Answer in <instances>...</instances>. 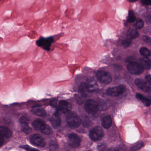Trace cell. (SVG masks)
I'll return each mask as SVG.
<instances>
[{
	"label": "cell",
	"instance_id": "1",
	"mask_svg": "<svg viewBox=\"0 0 151 151\" xmlns=\"http://www.w3.org/2000/svg\"><path fill=\"white\" fill-rule=\"evenodd\" d=\"M66 122L69 127L72 129H75L80 126L81 120L75 113L70 112L67 114Z\"/></svg>",
	"mask_w": 151,
	"mask_h": 151
},
{
	"label": "cell",
	"instance_id": "2",
	"mask_svg": "<svg viewBox=\"0 0 151 151\" xmlns=\"http://www.w3.org/2000/svg\"><path fill=\"white\" fill-rule=\"evenodd\" d=\"M53 37H40L36 41V44L39 47L46 51H49L51 44L54 42Z\"/></svg>",
	"mask_w": 151,
	"mask_h": 151
},
{
	"label": "cell",
	"instance_id": "3",
	"mask_svg": "<svg viewBox=\"0 0 151 151\" xmlns=\"http://www.w3.org/2000/svg\"><path fill=\"white\" fill-rule=\"evenodd\" d=\"M89 135L92 140L94 141H98L102 139L104 135V133L102 128L97 126L90 131Z\"/></svg>",
	"mask_w": 151,
	"mask_h": 151
},
{
	"label": "cell",
	"instance_id": "4",
	"mask_svg": "<svg viewBox=\"0 0 151 151\" xmlns=\"http://www.w3.org/2000/svg\"><path fill=\"white\" fill-rule=\"evenodd\" d=\"M96 76L100 82L104 84H108L112 81L111 74L106 71H98L96 73Z\"/></svg>",
	"mask_w": 151,
	"mask_h": 151
},
{
	"label": "cell",
	"instance_id": "5",
	"mask_svg": "<svg viewBox=\"0 0 151 151\" xmlns=\"http://www.w3.org/2000/svg\"><path fill=\"white\" fill-rule=\"evenodd\" d=\"M84 108L86 111L91 114H96L98 110V103L92 99H89L85 104Z\"/></svg>",
	"mask_w": 151,
	"mask_h": 151
},
{
	"label": "cell",
	"instance_id": "6",
	"mask_svg": "<svg viewBox=\"0 0 151 151\" xmlns=\"http://www.w3.org/2000/svg\"><path fill=\"white\" fill-rule=\"evenodd\" d=\"M128 70L130 73L133 74H140L144 72V69L140 63L132 62L127 66Z\"/></svg>",
	"mask_w": 151,
	"mask_h": 151
},
{
	"label": "cell",
	"instance_id": "7",
	"mask_svg": "<svg viewBox=\"0 0 151 151\" xmlns=\"http://www.w3.org/2000/svg\"><path fill=\"white\" fill-rule=\"evenodd\" d=\"M126 91V86L124 85H120L116 87L109 88L106 90V93L111 97H117L124 93Z\"/></svg>",
	"mask_w": 151,
	"mask_h": 151
},
{
	"label": "cell",
	"instance_id": "8",
	"mask_svg": "<svg viewBox=\"0 0 151 151\" xmlns=\"http://www.w3.org/2000/svg\"><path fill=\"white\" fill-rule=\"evenodd\" d=\"M31 143L37 146L44 147L46 145V142L42 136L38 134H33L30 138Z\"/></svg>",
	"mask_w": 151,
	"mask_h": 151
},
{
	"label": "cell",
	"instance_id": "9",
	"mask_svg": "<svg viewBox=\"0 0 151 151\" xmlns=\"http://www.w3.org/2000/svg\"><path fill=\"white\" fill-rule=\"evenodd\" d=\"M68 143L71 147L78 148L80 145L81 139L76 134H70L68 136Z\"/></svg>",
	"mask_w": 151,
	"mask_h": 151
},
{
	"label": "cell",
	"instance_id": "10",
	"mask_svg": "<svg viewBox=\"0 0 151 151\" xmlns=\"http://www.w3.org/2000/svg\"><path fill=\"white\" fill-rule=\"evenodd\" d=\"M58 110L62 113L67 114L71 111L72 105L70 103L65 100H61L59 102Z\"/></svg>",
	"mask_w": 151,
	"mask_h": 151
},
{
	"label": "cell",
	"instance_id": "11",
	"mask_svg": "<svg viewBox=\"0 0 151 151\" xmlns=\"http://www.w3.org/2000/svg\"><path fill=\"white\" fill-rule=\"evenodd\" d=\"M136 85L139 89L147 92H149L151 91V86L144 80L137 79L135 81Z\"/></svg>",
	"mask_w": 151,
	"mask_h": 151
},
{
	"label": "cell",
	"instance_id": "12",
	"mask_svg": "<svg viewBox=\"0 0 151 151\" xmlns=\"http://www.w3.org/2000/svg\"><path fill=\"white\" fill-rule=\"evenodd\" d=\"M88 92H93L97 91L98 89V86L96 81L93 79H89L85 82Z\"/></svg>",
	"mask_w": 151,
	"mask_h": 151
},
{
	"label": "cell",
	"instance_id": "13",
	"mask_svg": "<svg viewBox=\"0 0 151 151\" xmlns=\"http://www.w3.org/2000/svg\"><path fill=\"white\" fill-rule=\"evenodd\" d=\"M12 130L7 127L5 126H0V135H1L5 138H10L12 136Z\"/></svg>",
	"mask_w": 151,
	"mask_h": 151
},
{
	"label": "cell",
	"instance_id": "14",
	"mask_svg": "<svg viewBox=\"0 0 151 151\" xmlns=\"http://www.w3.org/2000/svg\"><path fill=\"white\" fill-rule=\"evenodd\" d=\"M112 120L110 115L104 117L102 119V125L105 129H108L112 126Z\"/></svg>",
	"mask_w": 151,
	"mask_h": 151
},
{
	"label": "cell",
	"instance_id": "15",
	"mask_svg": "<svg viewBox=\"0 0 151 151\" xmlns=\"http://www.w3.org/2000/svg\"><path fill=\"white\" fill-rule=\"evenodd\" d=\"M32 112L34 115L42 117L47 116V113L44 109L40 107H35L32 110Z\"/></svg>",
	"mask_w": 151,
	"mask_h": 151
},
{
	"label": "cell",
	"instance_id": "16",
	"mask_svg": "<svg viewBox=\"0 0 151 151\" xmlns=\"http://www.w3.org/2000/svg\"><path fill=\"white\" fill-rule=\"evenodd\" d=\"M50 122L54 129H57L59 128L61 123L60 116L56 115L54 116V117L51 118Z\"/></svg>",
	"mask_w": 151,
	"mask_h": 151
},
{
	"label": "cell",
	"instance_id": "17",
	"mask_svg": "<svg viewBox=\"0 0 151 151\" xmlns=\"http://www.w3.org/2000/svg\"><path fill=\"white\" fill-rule=\"evenodd\" d=\"M140 63L146 70H150L151 68V60L147 57H144L140 60Z\"/></svg>",
	"mask_w": 151,
	"mask_h": 151
},
{
	"label": "cell",
	"instance_id": "18",
	"mask_svg": "<svg viewBox=\"0 0 151 151\" xmlns=\"http://www.w3.org/2000/svg\"><path fill=\"white\" fill-rule=\"evenodd\" d=\"M39 131L45 135H50L52 133V130L51 128L45 123L44 124L41 126Z\"/></svg>",
	"mask_w": 151,
	"mask_h": 151
},
{
	"label": "cell",
	"instance_id": "19",
	"mask_svg": "<svg viewBox=\"0 0 151 151\" xmlns=\"http://www.w3.org/2000/svg\"><path fill=\"white\" fill-rule=\"evenodd\" d=\"M136 98L137 99L141 101L146 106H149L151 105V101L150 99L146 98L142 94L140 93H136Z\"/></svg>",
	"mask_w": 151,
	"mask_h": 151
},
{
	"label": "cell",
	"instance_id": "20",
	"mask_svg": "<svg viewBox=\"0 0 151 151\" xmlns=\"http://www.w3.org/2000/svg\"><path fill=\"white\" fill-rule=\"evenodd\" d=\"M127 36L128 38L130 39H136V38L139 37V34L136 30L131 29L128 30Z\"/></svg>",
	"mask_w": 151,
	"mask_h": 151
},
{
	"label": "cell",
	"instance_id": "21",
	"mask_svg": "<svg viewBox=\"0 0 151 151\" xmlns=\"http://www.w3.org/2000/svg\"><path fill=\"white\" fill-rule=\"evenodd\" d=\"M45 123L41 119H37L33 121L32 122V126L34 128V129L37 130H39L41 126Z\"/></svg>",
	"mask_w": 151,
	"mask_h": 151
},
{
	"label": "cell",
	"instance_id": "22",
	"mask_svg": "<svg viewBox=\"0 0 151 151\" xmlns=\"http://www.w3.org/2000/svg\"><path fill=\"white\" fill-rule=\"evenodd\" d=\"M79 92L80 94L82 95H86V93L87 91V88H86V85L85 82H82L80 85L79 88Z\"/></svg>",
	"mask_w": 151,
	"mask_h": 151
},
{
	"label": "cell",
	"instance_id": "23",
	"mask_svg": "<svg viewBox=\"0 0 151 151\" xmlns=\"http://www.w3.org/2000/svg\"><path fill=\"white\" fill-rule=\"evenodd\" d=\"M22 131L25 133L29 134L31 133L32 129L29 126V124H21Z\"/></svg>",
	"mask_w": 151,
	"mask_h": 151
},
{
	"label": "cell",
	"instance_id": "24",
	"mask_svg": "<svg viewBox=\"0 0 151 151\" xmlns=\"http://www.w3.org/2000/svg\"><path fill=\"white\" fill-rule=\"evenodd\" d=\"M135 27L137 29H141L144 27V23L143 20L140 19L138 18L136 20L135 23L134 24Z\"/></svg>",
	"mask_w": 151,
	"mask_h": 151
},
{
	"label": "cell",
	"instance_id": "25",
	"mask_svg": "<svg viewBox=\"0 0 151 151\" xmlns=\"http://www.w3.org/2000/svg\"><path fill=\"white\" fill-rule=\"evenodd\" d=\"M140 53L142 56L145 57H149L150 55V51L146 48H141L140 50Z\"/></svg>",
	"mask_w": 151,
	"mask_h": 151
},
{
	"label": "cell",
	"instance_id": "26",
	"mask_svg": "<svg viewBox=\"0 0 151 151\" xmlns=\"http://www.w3.org/2000/svg\"><path fill=\"white\" fill-rule=\"evenodd\" d=\"M135 20V17L133 12L132 10H129L127 18V21L129 23H133L134 22Z\"/></svg>",
	"mask_w": 151,
	"mask_h": 151
},
{
	"label": "cell",
	"instance_id": "27",
	"mask_svg": "<svg viewBox=\"0 0 151 151\" xmlns=\"http://www.w3.org/2000/svg\"><path fill=\"white\" fill-rule=\"evenodd\" d=\"M145 144L143 142H140V143H137L136 145H134L131 147V150L132 151H137V150H139L140 148H142L144 146Z\"/></svg>",
	"mask_w": 151,
	"mask_h": 151
},
{
	"label": "cell",
	"instance_id": "28",
	"mask_svg": "<svg viewBox=\"0 0 151 151\" xmlns=\"http://www.w3.org/2000/svg\"><path fill=\"white\" fill-rule=\"evenodd\" d=\"M131 43H132V39L128 38L123 41L122 44L124 48H128L131 45Z\"/></svg>",
	"mask_w": 151,
	"mask_h": 151
},
{
	"label": "cell",
	"instance_id": "29",
	"mask_svg": "<svg viewBox=\"0 0 151 151\" xmlns=\"http://www.w3.org/2000/svg\"><path fill=\"white\" fill-rule=\"evenodd\" d=\"M58 148L57 143L55 141H52L50 144V149L51 150H56Z\"/></svg>",
	"mask_w": 151,
	"mask_h": 151
},
{
	"label": "cell",
	"instance_id": "30",
	"mask_svg": "<svg viewBox=\"0 0 151 151\" xmlns=\"http://www.w3.org/2000/svg\"><path fill=\"white\" fill-rule=\"evenodd\" d=\"M20 124H29V120L25 117H22L19 120Z\"/></svg>",
	"mask_w": 151,
	"mask_h": 151
},
{
	"label": "cell",
	"instance_id": "31",
	"mask_svg": "<svg viewBox=\"0 0 151 151\" xmlns=\"http://www.w3.org/2000/svg\"><path fill=\"white\" fill-rule=\"evenodd\" d=\"M143 41L147 44H150L151 42V39L148 36H144L143 37Z\"/></svg>",
	"mask_w": 151,
	"mask_h": 151
},
{
	"label": "cell",
	"instance_id": "32",
	"mask_svg": "<svg viewBox=\"0 0 151 151\" xmlns=\"http://www.w3.org/2000/svg\"><path fill=\"white\" fill-rule=\"evenodd\" d=\"M20 148H23V149H25L26 150H27V151H29V150H31V151H32V150H37V149H35V148H32L31 147L29 146L28 145H22L20 147Z\"/></svg>",
	"mask_w": 151,
	"mask_h": 151
},
{
	"label": "cell",
	"instance_id": "33",
	"mask_svg": "<svg viewBox=\"0 0 151 151\" xmlns=\"http://www.w3.org/2000/svg\"><path fill=\"white\" fill-rule=\"evenodd\" d=\"M141 3L146 6H150L151 4V0H140Z\"/></svg>",
	"mask_w": 151,
	"mask_h": 151
},
{
	"label": "cell",
	"instance_id": "34",
	"mask_svg": "<svg viewBox=\"0 0 151 151\" xmlns=\"http://www.w3.org/2000/svg\"><path fill=\"white\" fill-rule=\"evenodd\" d=\"M146 82L149 85H151V76L150 75H146L145 77Z\"/></svg>",
	"mask_w": 151,
	"mask_h": 151
},
{
	"label": "cell",
	"instance_id": "35",
	"mask_svg": "<svg viewBox=\"0 0 151 151\" xmlns=\"http://www.w3.org/2000/svg\"><path fill=\"white\" fill-rule=\"evenodd\" d=\"M5 142V138L0 135V147L3 145Z\"/></svg>",
	"mask_w": 151,
	"mask_h": 151
},
{
	"label": "cell",
	"instance_id": "36",
	"mask_svg": "<svg viewBox=\"0 0 151 151\" xmlns=\"http://www.w3.org/2000/svg\"><path fill=\"white\" fill-rule=\"evenodd\" d=\"M98 149L99 150H104L105 149V145H101L98 147Z\"/></svg>",
	"mask_w": 151,
	"mask_h": 151
},
{
	"label": "cell",
	"instance_id": "37",
	"mask_svg": "<svg viewBox=\"0 0 151 151\" xmlns=\"http://www.w3.org/2000/svg\"><path fill=\"white\" fill-rule=\"evenodd\" d=\"M128 1H129V2H135L136 0H128Z\"/></svg>",
	"mask_w": 151,
	"mask_h": 151
}]
</instances>
